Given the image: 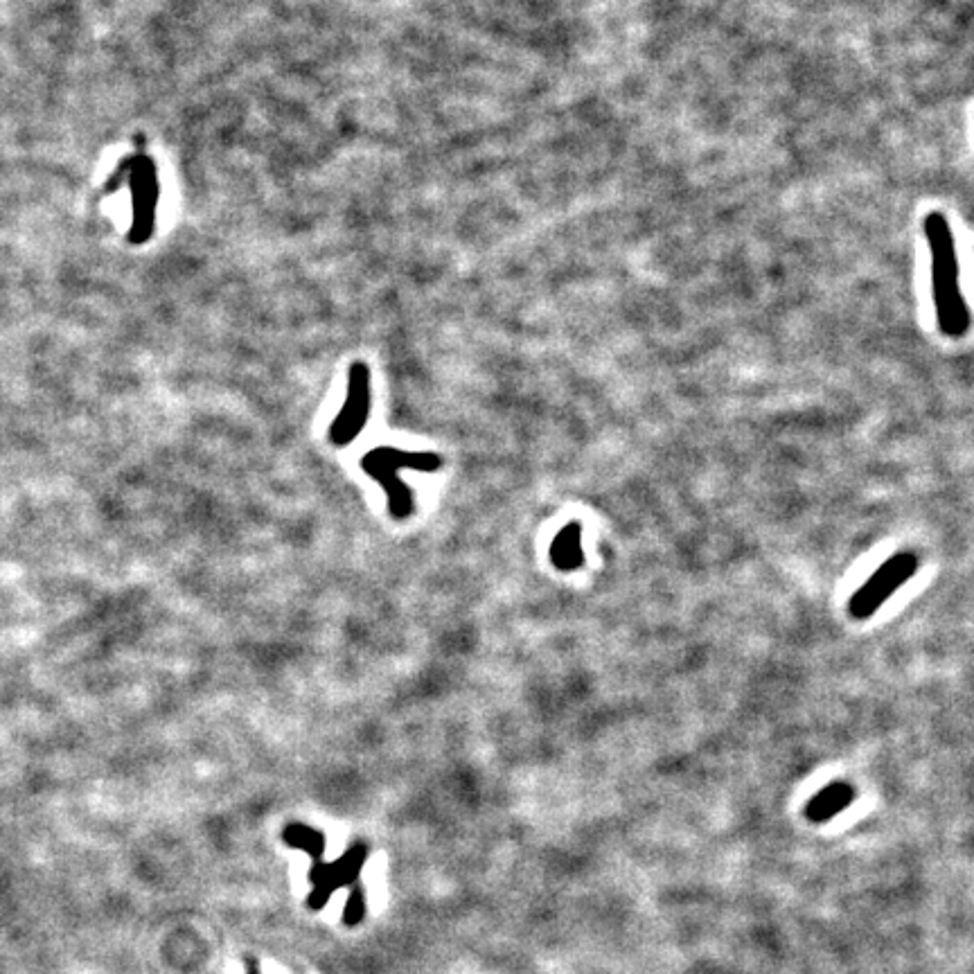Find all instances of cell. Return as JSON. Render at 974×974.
<instances>
[{
	"instance_id": "obj_8",
	"label": "cell",
	"mask_w": 974,
	"mask_h": 974,
	"mask_svg": "<svg viewBox=\"0 0 974 974\" xmlns=\"http://www.w3.org/2000/svg\"><path fill=\"white\" fill-rule=\"evenodd\" d=\"M285 841L291 846L305 850V853H309L312 857L321 855V850L325 846V837L321 835V832L314 830V828L300 826V823H294V826H289L285 830Z\"/></svg>"
},
{
	"instance_id": "obj_7",
	"label": "cell",
	"mask_w": 974,
	"mask_h": 974,
	"mask_svg": "<svg viewBox=\"0 0 974 974\" xmlns=\"http://www.w3.org/2000/svg\"><path fill=\"white\" fill-rule=\"evenodd\" d=\"M855 790L846 783H835L828 785L826 790H821L808 805V817L812 821H826L830 817H835L837 812L846 808L848 803H853Z\"/></svg>"
},
{
	"instance_id": "obj_9",
	"label": "cell",
	"mask_w": 974,
	"mask_h": 974,
	"mask_svg": "<svg viewBox=\"0 0 974 974\" xmlns=\"http://www.w3.org/2000/svg\"><path fill=\"white\" fill-rule=\"evenodd\" d=\"M361 916H363V896L361 893H352L348 911H345V918H348V923H357Z\"/></svg>"
},
{
	"instance_id": "obj_4",
	"label": "cell",
	"mask_w": 974,
	"mask_h": 974,
	"mask_svg": "<svg viewBox=\"0 0 974 974\" xmlns=\"http://www.w3.org/2000/svg\"><path fill=\"white\" fill-rule=\"evenodd\" d=\"M370 415V370L366 363H352L348 377V397L330 427V442L345 447L357 440Z\"/></svg>"
},
{
	"instance_id": "obj_3",
	"label": "cell",
	"mask_w": 974,
	"mask_h": 974,
	"mask_svg": "<svg viewBox=\"0 0 974 974\" xmlns=\"http://www.w3.org/2000/svg\"><path fill=\"white\" fill-rule=\"evenodd\" d=\"M918 560L914 553H898L893 555L891 560L884 562L878 571H875L869 580H866L860 589L855 591V596L848 602V612L857 621H864L875 614L882 602H887L891 598V593L896 591L902 584L909 582L911 575L916 573Z\"/></svg>"
},
{
	"instance_id": "obj_6",
	"label": "cell",
	"mask_w": 974,
	"mask_h": 974,
	"mask_svg": "<svg viewBox=\"0 0 974 974\" xmlns=\"http://www.w3.org/2000/svg\"><path fill=\"white\" fill-rule=\"evenodd\" d=\"M551 560L560 571L580 569L584 562L580 521H571L555 535L551 544Z\"/></svg>"
},
{
	"instance_id": "obj_5",
	"label": "cell",
	"mask_w": 974,
	"mask_h": 974,
	"mask_svg": "<svg viewBox=\"0 0 974 974\" xmlns=\"http://www.w3.org/2000/svg\"><path fill=\"white\" fill-rule=\"evenodd\" d=\"M131 192H134V226H131V242H147L154 230V217L158 206V179L152 158H131Z\"/></svg>"
},
{
	"instance_id": "obj_2",
	"label": "cell",
	"mask_w": 974,
	"mask_h": 974,
	"mask_svg": "<svg viewBox=\"0 0 974 974\" xmlns=\"http://www.w3.org/2000/svg\"><path fill=\"white\" fill-rule=\"evenodd\" d=\"M442 467V456L436 451H406L395 447H375L361 458V469L370 478L384 487L388 497V512L397 521L413 517L415 499L413 492L400 478V469H415V472H438Z\"/></svg>"
},
{
	"instance_id": "obj_1",
	"label": "cell",
	"mask_w": 974,
	"mask_h": 974,
	"mask_svg": "<svg viewBox=\"0 0 974 974\" xmlns=\"http://www.w3.org/2000/svg\"><path fill=\"white\" fill-rule=\"evenodd\" d=\"M925 235L932 255V296L938 330L959 339L970 327V312L961 291L959 253H956L952 228L943 212H929Z\"/></svg>"
}]
</instances>
